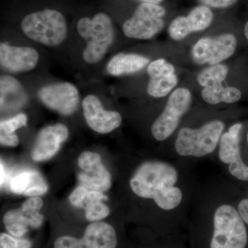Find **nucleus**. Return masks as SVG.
Wrapping results in <instances>:
<instances>
[{
  "label": "nucleus",
  "instance_id": "obj_21",
  "mask_svg": "<svg viewBox=\"0 0 248 248\" xmlns=\"http://www.w3.org/2000/svg\"><path fill=\"white\" fill-rule=\"evenodd\" d=\"M3 222L8 233L16 238L25 236L30 227L27 217L24 216L20 209L7 212L3 218Z\"/></svg>",
  "mask_w": 248,
  "mask_h": 248
},
{
  "label": "nucleus",
  "instance_id": "obj_33",
  "mask_svg": "<svg viewBox=\"0 0 248 248\" xmlns=\"http://www.w3.org/2000/svg\"><path fill=\"white\" fill-rule=\"evenodd\" d=\"M140 3H151V4H160L164 1L165 0H137Z\"/></svg>",
  "mask_w": 248,
  "mask_h": 248
},
{
  "label": "nucleus",
  "instance_id": "obj_9",
  "mask_svg": "<svg viewBox=\"0 0 248 248\" xmlns=\"http://www.w3.org/2000/svg\"><path fill=\"white\" fill-rule=\"evenodd\" d=\"M243 125L235 124L220 139L218 157L224 164L228 165L232 175L239 180L248 182V166L241 157L240 133Z\"/></svg>",
  "mask_w": 248,
  "mask_h": 248
},
{
  "label": "nucleus",
  "instance_id": "obj_18",
  "mask_svg": "<svg viewBox=\"0 0 248 248\" xmlns=\"http://www.w3.org/2000/svg\"><path fill=\"white\" fill-rule=\"evenodd\" d=\"M10 188L17 195L32 197L45 195L48 190V185L40 172L32 170L16 174L11 179Z\"/></svg>",
  "mask_w": 248,
  "mask_h": 248
},
{
  "label": "nucleus",
  "instance_id": "obj_17",
  "mask_svg": "<svg viewBox=\"0 0 248 248\" xmlns=\"http://www.w3.org/2000/svg\"><path fill=\"white\" fill-rule=\"evenodd\" d=\"M79 239L81 248H116L117 246L115 228L105 222H93Z\"/></svg>",
  "mask_w": 248,
  "mask_h": 248
},
{
  "label": "nucleus",
  "instance_id": "obj_10",
  "mask_svg": "<svg viewBox=\"0 0 248 248\" xmlns=\"http://www.w3.org/2000/svg\"><path fill=\"white\" fill-rule=\"evenodd\" d=\"M37 94L46 107L61 115H72L79 106V91L71 83L62 82L44 86Z\"/></svg>",
  "mask_w": 248,
  "mask_h": 248
},
{
  "label": "nucleus",
  "instance_id": "obj_26",
  "mask_svg": "<svg viewBox=\"0 0 248 248\" xmlns=\"http://www.w3.org/2000/svg\"><path fill=\"white\" fill-rule=\"evenodd\" d=\"M27 123V117L25 114L20 113L9 120L1 121L0 122V131L7 133H14L18 129L26 126Z\"/></svg>",
  "mask_w": 248,
  "mask_h": 248
},
{
  "label": "nucleus",
  "instance_id": "obj_3",
  "mask_svg": "<svg viewBox=\"0 0 248 248\" xmlns=\"http://www.w3.org/2000/svg\"><path fill=\"white\" fill-rule=\"evenodd\" d=\"M23 32L31 40L47 46H57L66 40L68 27L64 16L47 9L28 14L22 19Z\"/></svg>",
  "mask_w": 248,
  "mask_h": 248
},
{
  "label": "nucleus",
  "instance_id": "obj_1",
  "mask_svg": "<svg viewBox=\"0 0 248 248\" xmlns=\"http://www.w3.org/2000/svg\"><path fill=\"white\" fill-rule=\"evenodd\" d=\"M179 173L172 165L161 161H148L140 165L130 180V186L139 197L153 200L162 210H174L183 200V192L176 184Z\"/></svg>",
  "mask_w": 248,
  "mask_h": 248
},
{
  "label": "nucleus",
  "instance_id": "obj_29",
  "mask_svg": "<svg viewBox=\"0 0 248 248\" xmlns=\"http://www.w3.org/2000/svg\"><path fill=\"white\" fill-rule=\"evenodd\" d=\"M197 1L210 9H224L234 6L238 0H197Z\"/></svg>",
  "mask_w": 248,
  "mask_h": 248
},
{
  "label": "nucleus",
  "instance_id": "obj_7",
  "mask_svg": "<svg viewBox=\"0 0 248 248\" xmlns=\"http://www.w3.org/2000/svg\"><path fill=\"white\" fill-rule=\"evenodd\" d=\"M191 103L192 94L186 88H179L171 93L164 111L152 125V135L155 140L164 141L172 135Z\"/></svg>",
  "mask_w": 248,
  "mask_h": 248
},
{
  "label": "nucleus",
  "instance_id": "obj_20",
  "mask_svg": "<svg viewBox=\"0 0 248 248\" xmlns=\"http://www.w3.org/2000/svg\"><path fill=\"white\" fill-rule=\"evenodd\" d=\"M202 96L205 102L213 105L222 102L233 104L241 99V93L236 88L223 86L221 84L213 87L203 88Z\"/></svg>",
  "mask_w": 248,
  "mask_h": 248
},
{
  "label": "nucleus",
  "instance_id": "obj_5",
  "mask_svg": "<svg viewBox=\"0 0 248 248\" xmlns=\"http://www.w3.org/2000/svg\"><path fill=\"white\" fill-rule=\"evenodd\" d=\"M210 248H246L248 233L237 210L229 204L220 205L214 214Z\"/></svg>",
  "mask_w": 248,
  "mask_h": 248
},
{
  "label": "nucleus",
  "instance_id": "obj_25",
  "mask_svg": "<svg viewBox=\"0 0 248 248\" xmlns=\"http://www.w3.org/2000/svg\"><path fill=\"white\" fill-rule=\"evenodd\" d=\"M102 200L91 202L85 207V216L89 221H99L104 219L110 214V209Z\"/></svg>",
  "mask_w": 248,
  "mask_h": 248
},
{
  "label": "nucleus",
  "instance_id": "obj_8",
  "mask_svg": "<svg viewBox=\"0 0 248 248\" xmlns=\"http://www.w3.org/2000/svg\"><path fill=\"white\" fill-rule=\"evenodd\" d=\"M237 41L234 35L225 33L215 37H203L192 47L191 56L198 64L216 65L231 58Z\"/></svg>",
  "mask_w": 248,
  "mask_h": 248
},
{
  "label": "nucleus",
  "instance_id": "obj_4",
  "mask_svg": "<svg viewBox=\"0 0 248 248\" xmlns=\"http://www.w3.org/2000/svg\"><path fill=\"white\" fill-rule=\"evenodd\" d=\"M225 124L213 120L200 128H183L178 133L174 148L181 156L202 158L211 154L219 144Z\"/></svg>",
  "mask_w": 248,
  "mask_h": 248
},
{
  "label": "nucleus",
  "instance_id": "obj_13",
  "mask_svg": "<svg viewBox=\"0 0 248 248\" xmlns=\"http://www.w3.org/2000/svg\"><path fill=\"white\" fill-rule=\"evenodd\" d=\"M85 120L94 131L100 134L110 133L120 126L122 117L116 111L106 110L99 98L89 94L82 102Z\"/></svg>",
  "mask_w": 248,
  "mask_h": 248
},
{
  "label": "nucleus",
  "instance_id": "obj_30",
  "mask_svg": "<svg viewBox=\"0 0 248 248\" xmlns=\"http://www.w3.org/2000/svg\"><path fill=\"white\" fill-rule=\"evenodd\" d=\"M0 143L3 146L16 147L19 144V139L15 133L0 131Z\"/></svg>",
  "mask_w": 248,
  "mask_h": 248
},
{
  "label": "nucleus",
  "instance_id": "obj_19",
  "mask_svg": "<svg viewBox=\"0 0 248 248\" xmlns=\"http://www.w3.org/2000/svg\"><path fill=\"white\" fill-rule=\"evenodd\" d=\"M150 60L143 55L133 53H119L108 63L107 69L111 76L133 74L141 71L149 63Z\"/></svg>",
  "mask_w": 248,
  "mask_h": 248
},
{
  "label": "nucleus",
  "instance_id": "obj_23",
  "mask_svg": "<svg viewBox=\"0 0 248 248\" xmlns=\"http://www.w3.org/2000/svg\"><path fill=\"white\" fill-rule=\"evenodd\" d=\"M43 206V201L39 197H33L29 199L22 204L19 208L27 217L31 228L37 229L42 226L44 217L40 211Z\"/></svg>",
  "mask_w": 248,
  "mask_h": 248
},
{
  "label": "nucleus",
  "instance_id": "obj_16",
  "mask_svg": "<svg viewBox=\"0 0 248 248\" xmlns=\"http://www.w3.org/2000/svg\"><path fill=\"white\" fill-rule=\"evenodd\" d=\"M39 58L37 50L31 47L0 45V63L3 68L11 73L32 71L37 66Z\"/></svg>",
  "mask_w": 248,
  "mask_h": 248
},
{
  "label": "nucleus",
  "instance_id": "obj_34",
  "mask_svg": "<svg viewBox=\"0 0 248 248\" xmlns=\"http://www.w3.org/2000/svg\"><path fill=\"white\" fill-rule=\"evenodd\" d=\"M244 34L245 36H246V39L248 40V21L246 22V25H245Z\"/></svg>",
  "mask_w": 248,
  "mask_h": 248
},
{
  "label": "nucleus",
  "instance_id": "obj_32",
  "mask_svg": "<svg viewBox=\"0 0 248 248\" xmlns=\"http://www.w3.org/2000/svg\"><path fill=\"white\" fill-rule=\"evenodd\" d=\"M0 168H1V186H2L3 184L4 183L5 177H6V172H5L4 166V164H3L2 161H1V166H0Z\"/></svg>",
  "mask_w": 248,
  "mask_h": 248
},
{
  "label": "nucleus",
  "instance_id": "obj_22",
  "mask_svg": "<svg viewBox=\"0 0 248 248\" xmlns=\"http://www.w3.org/2000/svg\"><path fill=\"white\" fill-rule=\"evenodd\" d=\"M226 65L218 63L203 70L197 77V81L203 88L213 87L223 84L228 76Z\"/></svg>",
  "mask_w": 248,
  "mask_h": 248
},
{
  "label": "nucleus",
  "instance_id": "obj_6",
  "mask_svg": "<svg viewBox=\"0 0 248 248\" xmlns=\"http://www.w3.org/2000/svg\"><path fill=\"white\" fill-rule=\"evenodd\" d=\"M166 9L151 3H140L122 29L125 36L137 40H149L164 29Z\"/></svg>",
  "mask_w": 248,
  "mask_h": 248
},
{
  "label": "nucleus",
  "instance_id": "obj_27",
  "mask_svg": "<svg viewBox=\"0 0 248 248\" xmlns=\"http://www.w3.org/2000/svg\"><path fill=\"white\" fill-rule=\"evenodd\" d=\"M32 243L29 240L16 238L6 233L0 234V248H31Z\"/></svg>",
  "mask_w": 248,
  "mask_h": 248
},
{
  "label": "nucleus",
  "instance_id": "obj_12",
  "mask_svg": "<svg viewBox=\"0 0 248 248\" xmlns=\"http://www.w3.org/2000/svg\"><path fill=\"white\" fill-rule=\"evenodd\" d=\"M214 20L212 9L204 5L193 8L186 16H179L173 19L169 28V35L172 40H184L192 32L208 29Z\"/></svg>",
  "mask_w": 248,
  "mask_h": 248
},
{
  "label": "nucleus",
  "instance_id": "obj_35",
  "mask_svg": "<svg viewBox=\"0 0 248 248\" xmlns=\"http://www.w3.org/2000/svg\"><path fill=\"white\" fill-rule=\"evenodd\" d=\"M247 141H248V135H247Z\"/></svg>",
  "mask_w": 248,
  "mask_h": 248
},
{
  "label": "nucleus",
  "instance_id": "obj_14",
  "mask_svg": "<svg viewBox=\"0 0 248 248\" xmlns=\"http://www.w3.org/2000/svg\"><path fill=\"white\" fill-rule=\"evenodd\" d=\"M147 71L150 76L147 92L151 97H166L178 84L175 68L165 59L152 62L148 65Z\"/></svg>",
  "mask_w": 248,
  "mask_h": 248
},
{
  "label": "nucleus",
  "instance_id": "obj_15",
  "mask_svg": "<svg viewBox=\"0 0 248 248\" xmlns=\"http://www.w3.org/2000/svg\"><path fill=\"white\" fill-rule=\"evenodd\" d=\"M69 131L62 124L48 125L41 130L32 149V159L35 161L50 159L57 154L62 143L68 138Z\"/></svg>",
  "mask_w": 248,
  "mask_h": 248
},
{
  "label": "nucleus",
  "instance_id": "obj_2",
  "mask_svg": "<svg viewBox=\"0 0 248 248\" xmlns=\"http://www.w3.org/2000/svg\"><path fill=\"white\" fill-rule=\"evenodd\" d=\"M77 29L80 36L87 42L83 52L84 61L91 64L100 62L115 38L113 23L110 16L99 13L92 18L81 17Z\"/></svg>",
  "mask_w": 248,
  "mask_h": 248
},
{
  "label": "nucleus",
  "instance_id": "obj_28",
  "mask_svg": "<svg viewBox=\"0 0 248 248\" xmlns=\"http://www.w3.org/2000/svg\"><path fill=\"white\" fill-rule=\"evenodd\" d=\"M53 248H81L80 239L74 236H62L55 240Z\"/></svg>",
  "mask_w": 248,
  "mask_h": 248
},
{
  "label": "nucleus",
  "instance_id": "obj_11",
  "mask_svg": "<svg viewBox=\"0 0 248 248\" xmlns=\"http://www.w3.org/2000/svg\"><path fill=\"white\" fill-rule=\"evenodd\" d=\"M78 166L82 170L78 175L81 186L102 192L110 188L112 177L102 164L100 155L93 152H84L78 158Z\"/></svg>",
  "mask_w": 248,
  "mask_h": 248
},
{
  "label": "nucleus",
  "instance_id": "obj_24",
  "mask_svg": "<svg viewBox=\"0 0 248 248\" xmlns=\"http://www.w3.org/2000/svg\"><path fill=\"white\" fill-rule=\"evenodd\" d=\"M95 200H108V197L102 192L89 190L83 186L77 187L69 196V201L73 206L85 208L91 202Z\"/></svg>",
  "mask_w": 248,
  "mask_h": 248
},
{
  "label": "nucleus",
  "instance_id": "obj_31",
  "mask_svg": "<svg viewBox=\"0 0 248 248\" xmlns=\"http://www.w3.org/2000/svg\"><path fill=\"white\" fill-rule=\"evenodd\" d=\"M237 211L243 221L248 224V199H244L239 202Z\"/></svg>",
  "mask_w": 248,
  "mask_h": 248
}]
</instances>
